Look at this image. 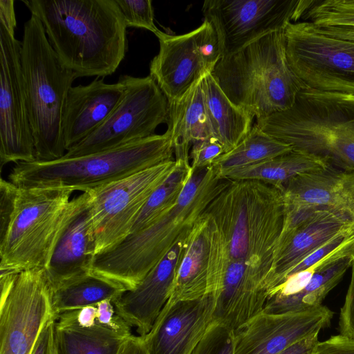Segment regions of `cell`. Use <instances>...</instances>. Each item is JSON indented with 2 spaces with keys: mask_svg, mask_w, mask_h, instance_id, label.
Returning a JSON list of instances; mask_svg holds the SVG:
<instances>
[{
  "mask_svg": "<svg viewBox=\"0 0 354 354\" xmlns=\"http://www.w3.org/2000/svg\"><path fill=\"white\" fill-rule=\"evenodd\" d=\"M212 74L230 101L257 120L290 109L308 88L288 63L284 30L221 57Z\"/></svg>",
  "mask_w": 354,
  "mask_h": 354,
  "instance_id": "cell-5",
  "label": "cell"
},
{
  "mask_svg": "<svg viewBox=\"0 0 354 354\" xmlns=\"http://www.w3.org/2000/svg\"><path fill=\"white\" fill-rule=\"evenodd\" d=\"M304 8V0H207L202 11L216 32L223 57L299 21Z\"/></svg>",
  "mask_w": 354,
  "mask_h": 354,
  "instance_id": "cell-12",
  "label": "cell"
},
{
  "mask_svg": "<svg viewBox=\"0 0 354 354\" xmlns=\"http://www.w3.org/2000/svg\"><path fill=\"white\" fill-rule=\"evenodd\" d=\"M45 269L21 271L0 301V354H31L46 324L56 317Z\"/></svg>",
  "mask_w": 354,
  "mask_h": 354,
  "instance_id": "cell-15",
  "label": "cell"
},
{
  "mask_svg": "<svg viewBox=\"0 0 354 354\" xmlns=\"http://www.w3.org/2000/svg\"><path fill=\"white\" fill-rule=\"evenodd\" d=\"M317 331L290 345L279 354H310L319 342Z\"/></svg>",
  "mask_w": 354,
  "mask_h": 354,
  "instance_id": "cell-42",
  "label": "cell"
},
{
  "mask_svg": "<svg viewBox=\"0 0 354 354\" xmlns=\"http://www.w3.org/2000/svg\"><path fill=\"white\" fill-rule=\"evenodd\" d=\"M351 269L350 283L339 313V329L340 334L354 337V261Z\"/></svg>",
  "mask_w": 354,
  "mask_h": 354,
  "instance_id": "cell-39",
  "label": "cell"
},
{
  "mask_svg": "<svg viewBox=\"0 0 354 354\" xmlns=\"http://www.w3.org/2000/svg\"><path fill=\"white\" fill-rule=\"evenodd\" d=\"M15 210L0 240V268L46 269L77 207L69 188L18 187Z\"/></svg>",
  "mask_w": 354,
  "mask_h": 354,
  "instance_id": "cell-8",
  "label": "cell"
},
{
  "mask_svg": "<svg viewBox=\"0 0 354 354\" xmlns=\"http://www.w3.org/2000/svg\"><path fill=\"white\" fill-rule=\"evenodd\" d=\"M279 190L285 209H325L354 223V171L329 165L323 170L294 177Z\"/></svg>",
  "mask_w": 354,
  "mask_h": 354,
  "instance_id": "cell-20",
  "label": "cell"
},
{
  "mask_svg": "<svg viewBox=\"0 0 354 354\" xmlns=\"http://www.w3.org/2000/svg\"><path fill=\"white\" fill-rule=\"evenodd\" d=\"M172 173L155 189L139 214L131 233L140 231L171 208L178 201L194 170L189 160L176 158Z\"/></svg>",
  "mask_w": 354,
  "mask_h": 354,
  "instance_id": "cell-31",
  "label": "cell"
},
{
  "mask_svg": "<svg viewBox=\"0 0 354 354\" xmlns=\"http://www.w3.org/2000/svg\"><path fill=\"white\" fill-rule=\"evenodd\" d=\"M215 298L167 301L142 337L149 354H192L214 321Z\"/></svg>",
  "mask_w": 354,
  "mask_h": 354,
  "instance_id": "cell-19",
  "label": "cell"
},
{
  "mask_svg": "<svg viewBox=\"0 0 354 354\" xmlns=\"http://www.w3.org/2000/svg\"><path fill=\"white\" fill-rule=\"evenodd\" d=\"M284 34L288 63L308 88L354 94V41L303 21L290 23Z\"/></svg>",
  "mask_w": 354,
  "mask_h": 354,
  "instance_id": "cell-10",
  "label": "cell"
},
{
  "mask_svg": "<svg viewBox=\"0 0 354 354\" xmlns=\"http://www.w3.org/2000/svg\"><path fill=\"white\" fill-rule=\"evenodd\" d=\"M202 214L209 236L210 282L216 283L230 264L246 266L268 279L285 219L279 189L259 180L229 179Z\"/></svg>",
  "mask_w": 354,
  "mask_h": 354,
  "instance_id": "cell-1",
  "label": "cell"
},
{
  "mask_svg": "<svg viewBox=\"0 0 354 354\" xmlns=\"http://www.w3.org/2000/svg\"><path fill=\"white\" fill-rule=\"evenodd\" d=\"M124 95L108 119L93 133L66 152L73 158L112 149L154 135L167 123L169 102L150 76L123 75Z\"/></svg>",
  "mask_w": 354,
  "mask_h": 354,
  "instance_id": "cell-9",
  "label": "cell"
},
{
  "mask_svg": "<svg viewBox=\"0 0 354 354\" xmlns=\"http://www.w3.org/2000/svg\"><path fill=\"white\" fill-rule=\"evenodd\" d=\"M209 254L207 221L201 214L189 232L188 243L167 301L192 300L210 295Z\"/></svg>",
  "mask_w": 354,
  "mask_h": 354,
  "instance_id": "cell-24",
  "label": "cell"
},
{
  "mask_svg": "<svg viewBox=\"0 0 354 354\" xmlns=\"http://www.w3.org/2000/svg\"><path fill=\"white\" fill-rule=\"evenodd\" d=\"M353 261L354 242L345 252L315 272L300 291L284 297H268L263 311L268 314H283L322 306L326 296L339 283Z\"/></svg>",
  "mask_w": 354,
  "mask_h": 354,
  "instance_id": "cell-25",
  "label": "cell"
},
{
  "mask_svg": "<svg viewBox=\"0 0 354 354\" xmlns=\"http://www.w3.org/2000/svg\"><path fill=\"white\" fill-rule=\"evenodd\" d=\"M292 151V147L263 132L256 124L232 150L218 157L212 167L218 176Z\"/></svg>",
  "mask_w": 354,
  "mask_h": 354,
  "instance_id": "cell-30",
  "label": "cell"
},
{
  "mask_svg": "<svg viewBox=\"0 0 354 354\" xmlns=\"http://www.w3.org/2000/svg\"><path fill=\"white\" fill-rule=\"evenodd\" d=\"M17 26L0 21V166L36 160Z\"/></svg>",
  "mask_w": 354,
  "mask_h": 354,
  "instance_id": "cell-13",
  "label": "cell"
},
{
  "mask_svg": "<svg viewBox=\"0 0 354 354\" xmlns=\"http://www.w3.org/2000/svg\"><path fill=\"white\" fill-rule=\"evenodd\" d=\"M351 230H354L353 223L328 210L285 209L283 230L266 281L267 296L303 259L336 236Z\"/></svg>",
  "mask_w": 354,
  "mask_h": 354,
  "instance_id": "cell-16",
  "label": "cell"
},
{
  "mask_svg": "<svg viewBox=\"0 0 354 354\" xmlns=\"http://www.w3.org/2000/svg\"><path fill=\"white\" fill-rule=\"evenodd\" d=\"M125 290L91 273L72 279L53 289L52 305L57 317L68 310L112 299Z\"/></svg>",
  "mask_w": 354,
  "mask_h": 354,
  "instance_id": "cell-29",
  "label": "cell"
},
{
  "mask_svg": "<svg viewBox=\"0 0 354 354\" xmlns=\"http://www.w3.org/2000/svg\"><path fill=\"white\" fill-rule=\"evenodd\" d=\"M202 78L179 100L169 104L167 131L171 136L175 159L189 160L191 146L214 137L205 107Z\"/></svg>",
  "mask_w": 354,
  "mask_h": 354,
  "instance_id": "cell-23",
  "label": "cell"
},
{
  "mask_svg": "<svg viewBox=\"0 0 354 354\" xmlns=\"http://www.w3.org/2000/svg\"><path fill=\"white\" fill-rule=\"evenodd\" d=\"M97 306L91 305L59 315L55 324L60 326L90 328L97 324Z\"/></svg>",
  "mask_w": 354,
  "mask_h": 354,
  "instance_id": "cell-38",
  "label": "cell"
},
{
  "mask_svg": "<svg viewBox=\"0 0 354 354\" xmlns=\"http://www.w3.org/2000/svg\"><path fill=\"white\" fill-rule=\"evenodd\" d=\"M21 64L36 160L59 159L66 151L62 128L64 109L77 77L61 63L42 23L33 15L24 26Z\"/></svg>",
  "mask_w": 354,
  "mask_h": 354,
  "instance_id": "cell-7",
  "label": "cell"
},
{
  "mask_svg": "<svg viewBox=\"0 0 354 354\" xmlns=\"http://www.w3.org/2000/svg\"><path fill=\"white\" fill-rule=\"evenodd\" d=\"M234 330L214 319L192 354H234Z\"/></svg>",
  "mask_w": 354,
  "mask_h": 354,
  "instance_id": "cell-33",
  "label": "cell"
},
{
  "mask_svg": "<svg viewBox=\"0 0 354 354\" xmlns=\"http://www.w3.org/2000/svg\"><path fill=\"white\" fill-rule=\"evenodd\" d=\"M18 187L10 180H0V240L8 228L15 207Z\"/></svg>",
  "mask_w": 354,
  "mask_h": 354,
  "instance_id": "cell-37",
  "label": "cell"
},
{
  "mask_svg": "<svg viewBox=\"0 0 354 354\" xmlns=\"http://www.w3.org/2000/svg\"><path fill=\"white\" fill-rule=\"evenodd\" d=\"M169 133L78 157L17 162L9 180L21 188H69L84 192L174 160Z\"/></svg>",
  "mask_w": 354,
  "mask_h": 354,
  "instance_id": "cell-6",
  "label": "cell"
},
{
  "mask_svg": "<svg viewBox=\"0 0 354 354\" xmlns=\"http://www.w3.org/2000/svg\"><path fill=\"white\" fill-rule=\"evenodd\" d=\"M96 306L97 325L127 337L133 334L131 327L118 313L112 299L102 301Z\"/></svg>",
  "mask_w": 354,
  "mask_h": 354,
  "instance_id": "cell-36",
  "label": "cell"
},
{
  "mask_svg": "<svg viewBox=\"0 0 354 354\" xmlns=\"http://www.w3.org/2000/svg\"><path fill=\"white\" fill-rule=\"evenodd\" d=\"M228 180L212 166L194 171L176 204L144 229L96 255L91 274L125 291L134 289L180 236L193 228Z\"/></svg>",
  "mask_w": 354,
  "mask_h": 354,
  "instance_id": "cell-3",
  "label": "cell"
},
{
  "mask_svg": "<svg viewBox=\"0 0 354 354\" xmlns=\"http://www.w3.org/2000/svg\"><path fill=\"white\" fill-rule=\"evenodd\" d=\"M158 53L151 59L149 75L169 104L179 100L198 80L213 72L221 58L216 32L206 20L180 35L160 31Z\"/></svg>",
  "mask_w": 354,
  "mask_h": 354,
  "instance_id": "cell-14",
  "label": "cell"
},
{
  "mask_svg": "<svg viewBox=\"0 0 354 354\" xmlns=\"http://www.w3.org/2000/svg\"><path fill=\"white\" fill-rule=\"evenodd\" d=\"M95 257V239L91 198L88 192H84L77 196L75 212L45 269L52 288L89 274Z\"/></svg>",
  "mask_w": 354,
  "mask_h": 354,
  "instance_id": "cell-22",
  "label": "cell"
},
{
  "mask_svg": "<svg viewBox=\"0 0 354 354\" xmlns=\"http://www.w3.org/2000/svg\"><path fill=\"white\" fill-rule=\"evenodd\" d=\"M61 63L76 77H104L124 59L128 39L115 0H26Z\"/></svg>",
  "mask_w": 354,
  "mask_h": 354,
  "instance_id": "cell-2",
  "label": "cell"
},
{
  "mask_svg": "<svg viewBox=\"0 0 354 354\" xmlns=\"http://www.w3.org/2000/svg\"><path fill=\"white\" fill-rule=\"evenodd\" d=\"M224 153L223 145L214 137L196 142L192 145L189 153L191 166L194 171L209 167Z\"/></svg>",
  "mask_w": 354,
  "mask_h": 354,
  "instance_id": "cell-35",
  "label": "cell"
},
{
  "mask_svg": "<svg viewBox=\"0 0 354 354\" xmlns=\"http://www.w3.org/2000/svg\"><path fill=\"white\" fill-rule=\"evenodd\" d=\"M256 125L293 151L354 171V94L306 88L290 109Z\"/></svg>",
  "mask_w": 354,
  "mask_h": 354,
  "instance_id": "cell-4",
  "label": "cell"
},
{
  "mask_svg": "<svg viewBox=\"0 0 354 354\" xmlns=\"http://www.w3.org/2000/svg\"><path fill=\"white\" fill-rule=\"evenodd\" d=\"M310 354H354V337L342 334L319 342Z\"/></svg>",
  "mask_w": 354,
  "mask_h": 354,
  "instance_id": "cell-40",
  "label": "cell"
},
{
  "mask_svg": "<svg viewBox=\"0 0 354 354\" xmlns=\"http://www.w3.org/2000/svg\"><path fill=\"white\" fill-rule=\"evenodd\" d=\"M124 95V85L104 82L96 77L87 85L72 86L67 94L62 116L66 151L96 131L110 116Z\"/></svg>",
  "mask_w": 354,
  "mask_h": 354,
  "instance_id": "cell-21",
  "label": "cell"
},
{
  "mask_svg": "<svg viewBox=\"0 0 354 354\" xmlns=\"http://www.w3.org/2000/svg\"><path fill=\"white\" fill-rule=\"evenodd\" d=\"M118 354H149L142 337L132 334L122 345Z\"/></svg>",
  "mask_w": 354,
  "mask_h": 354,
  "instance_id": "cell-43",
  "label": "cell"
},
{
  "mask_svg": "<svg viewBox=\"0 0 354 354\" xmlns=\"http://www.w3.org/2000/svg\"><path fill=\"white\" fill-rule=\"evenodd\" d=\"M202 87L214 136L228 152L250 133L254 118L230 101L212 73L203 77Z\"/></svg>",
  "mask_w": 354,
  "mask_h": 354,
  "instance_id": "cell-26",
  "label": "cell"
},
{
  "mask_svg": "<svg viewBox=\"0 0 354 354\" xmlns=\"http://www.w3.org/2000/svg\"><path fill=\"white\" fill-rule=\"evenodd\" d=\"M329 165L311 154L291 151L270 159L225 173L230 180L261 181L280 189L291 178L326 169Z\"/></svg>",
  "mask_w": 354,
  "mask_h": 354,
  "instance_id": "cell-27",
  "label": "cell"
},
{
  "mask_svg": "<svg viewBox=\"0 0 354 354\" xmlns=\"http://www.w3.org/2000/svg\"><path fill=\"white\" fill-rule=\"evenodd\" d=\"M301 19L317 26L354 27V0H306Z\"/></svg>",
  "mask_w": 354,
  "mask_h": 354,
  "instance_id": "cell-32",
  "label": "cell"
},
{
  "mask_svg": "<svg viewBox=\"0 0 354 354\" xmlns=\"http://www.w3.org/2000/svg\"><path fill=\"white\" fill-rule=\"evenodd\" d=\"M168 160L86 192L95 239V256L116 246L133 226L155 189L172 173Z\"/></svg>",
  "mask_w": 354,
  "mask_h": 354,
  "instance_id": "cell-11",
  "label": "cell"
},
{
  "mask_svg": "<svg viewBox=\"0 0 354 354\" xmlns=\"http://www.w3.org/2000/svg\"><path fill=\"white\" fill-rule=\"evenodd\" d=\"M127 28L148 30L156 35L160 31L154 24V13L151 0H115Z\"/></svg>",
  "mask_w": 354,
  "mask_h": 354,
  "instance_id": "cell-34",
  "label": "cell"
},
{
  "mask_svg": "<svg viewBox=\"0 0 354 354\" xmlns=\"http://www.w3.org/2000/svg\"><path fill=\"white\" fill-rule=\"evenodd\" d=\"M129 337L97 324L80 328L55 324V354H118Z\"/></svg>",
  "mask_w": 354,
  "mask_h": 354,
  "instance_id": "cell-28",
  "label": "cell"
},
{
  "mask_svg": "<svg viewBox=\"0 0 354 354\" xmlns=\"http://www.w3.org/2000/svg\"><path fill=\"white\" fill-rule=\"evenodd\" d=\"M191 230L180 236L134 289L124 291L112 301L118 313L139 336L149 332L171 296Z\"/></svg>",
  "mask_w": 354,
  "mask_h": 354,
  "instance_id": "cell-18",
  "label": "cell"
},
{
  "mask_svg": "<svg viewBox=\"0 0 354 354\" xmlns=\"http://www.w3.org/2000/svg\"><path fill=\"white\" fill-rule=\"evenodd\" d=\"M333 313L326 306L297 313H259L234 330V354H279L327 327Z\"/></svg>",
  "mask_w": 354,
  "mask_h": 354,
  "instance_id": "cell-17",
  "label": "cell"
},
{
  "mask_svg": "<svg viewBox=\"0 0 354 354\" xmlns=\"http://www.w3.org/2000/svg\"><path fill=\"white\" fill-rule=\"evenodd\" d=\"M55 319L50 320L42 329L31 354H55L54 333Z\"/></svg>",
  "mask_w": 354,
  "mask_h": 354,
  "instance_id": "cell-41",
  "label": "cell"
}]
</instances>
